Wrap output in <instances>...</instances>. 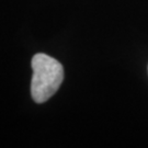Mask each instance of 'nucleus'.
<instances>
[{
    "label": "nucleus",
    "mask_w": 148,
    "mask_h": 148,
    "mask_svg": "<svg viewBox=\"0 0 148 148\" xmlns=\"http://www.w3.org/2000/svg\"><path fill=\"white\" fill-rule=\"evenodd\" d=\"M31 64L32 99L36 103H44L59 89L64 80V68L58 60L43 53L35 54Z\"/></svg>",
    "instance_id": "1"
}]
</instances>
